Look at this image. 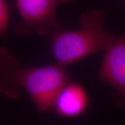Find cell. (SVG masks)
<instances>
[{
  "label": "cell",
  "instance_id": "cell-1",
  "mask_svg": "<svg viewBox=\"0 0 125 125\" xmlns=\"http://www.w3.org/2000/svg\"><path fill=\"white\" fill-rule=\"evenodd\" d=\"M65 68L58 64L28 67L20 63L0 74V93L17 99L24 90L40 114L52 111L58 94L69 82Z\"/></svg>",
  "mask_w": 125,
  "mask_h": 125
},
{
  "label": "cell",
  "instance_id": "cell-2",
  "mask_svg": "<svg viewBox=\"0 0 125 125\" xmlns=\"http://www.w3.org/2000/svg\"><path fill=\"white\" fill-rule=\"evenodd\" d=\"M80 29H61L51 37V52L56 64L66 67L90 55L105 52L116 36L105 29V13L98 10L83 13Z\"/></svg>",
  "mask_w": 125,
  "mask_h": 125
},
{
  "label": "cell",
  "instance_id": "cell-7",
  "mask_svg": "<svg viewBox=\"0 0 125 125\" xmlns=\"http://www.w3.org/2000/svg\"><path fill=\"white\" fill-rule=\"evenodd\" d=\"M10 12L6 0H0V39L6 37L9 26Z\"/></svg>",
  "mask_w": 125,
  "mask_h": 125
},
{
  "label": "cell",
  "instance_id": "cell-6",
  "mask_svg": "<svg viewBox=\"0 0 125 125\" xmlns=\"http://www.w3.org/2000/svg\"><path fill=\"white\" fill-rule=\"evenodd\" d=\"M20 64L18 59L5 47H0V74Z\"/></svg>",
  "mask_w": 125,
  "mask_h": 125
},
{
  "label": "cell",
  "instance_id": "cell-8",
  "mask_svg": "<svg viewBox=\"0 0 125 125\" xmlns=\"http://www.w3.org/2000/svg\"><path fill=\"white\" fill-rule=\"evenodd\" d=\"M124 1H125V0H124Z\"/></svg>",
  "mask_w": 125,
  "mask_h": 125
},
{
  "label": "cell",
  "instance_id": "cell-5",
  "mask_svg": "<svg viewBox=\"0 0 125 125\" xmlns=\"http://www.w3.org/2000/svg\"><path fill=\"white\" fill-rule=\"evenodd\" d=\"M89 104V96L85 88L77 83L68 82L58 94L52 111L62 117L74 118L82 115Z\"/></svg>",
  "mask_w": 125,
  "mask_h": 125
},
{
  "label": "cell",
  "instance_id": "cell-3",
  "mask_svg": "<svg viewBox=\"0 0 125 125\" xmlns=\"http://www.w3.org/2000/svg\"><path fill=\"white\" fill-rule=\"evenodd\" d=\"M73 0H15L21 18L14 29L20 37L52 36L62 29L56 18L57 10L61 5L68 4Z\"/></svg>",
  "mask_w": 125,
  "mask_h": 125
},
{
  "label": "cell",
  "instance_id": "cell-4",
  "mask_svg": "<svg viewBox=\"0 0 125 125\" xmlns=\"http://www.w3.org/2000/svg\"><path fill=\"white\" fill-rule=\"evenodd\" d=\"M97 79L111 87L112 102L125 110V34L116 36L104 52Z\"/></svg>",
  "mask_w": 125,
  "mask_h": 125
}]
</instances>
